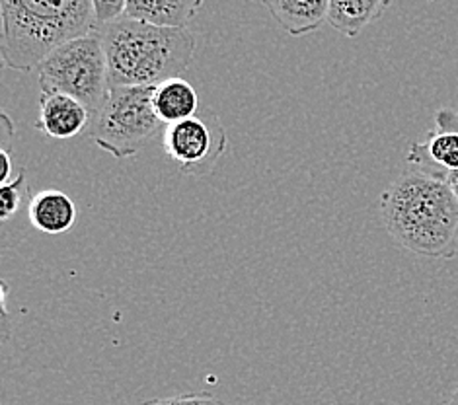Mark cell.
<instances>
[{"label": "cell", "mask_w": 458, "mask_h": 405, "mask_svg": "<svg viewBox=\"0 0 458 405\" xmlns=\"http://www.w3.org/2000/svg\"><path fill=\"white\" fill-rule=\"evenodd\" d=\"M388 234L411 254L451 259L458 244V199L449 181L428 172H406L380 197Z\"/></svg>", "instance_id": "1"}, {"label": "cell", "mask_w": 458, "mask_h": 405, "mask_svg": "<svg viewBox=\"0 0 458 405\" xmlns=\"http://www.w3.org/2000/svg\"><path fill=\"white\" fill-rule=\"evenodd\" d=\"M104 43L110 86H157L190 69L195 38L188 28L155 26L119 18L98 28Z\"/></svg>", "instance_id": "2"}, {"label": "cell", "mask_w": 458, "mask_h": 405, "mask_svg": "<svg viewBox=\"0 0 458 405\" xmlns=\"http://www.w3.org/2000/svg\"><path fill=\"white\" fill-rule=\"evenodd\" d=\"M3 61L30 72L61 43L98 30L92 0H0Z\"/></svg>", "instance_id": "3"}, {"label": "cell", "mask_w": 458, "mask_h": 405, "mask_svg": "<svg viewBox=\"0 0 458 405\" xmlns=\"http://www.w3.org/2000/svg\"><path fill=\"white\" fill-rule=\"evenodd\" d=\"M152 89L112 86L86 135L117 160L139 155L166 127L152 107Z\"/></svg>", "instance_id": "4"}, {"label": "cell", "mask_w": 458, "mask_h": 405, "mask_svg": "<svg viewBox=\"0 0 458 405\" xmlns=\"http://www.w3.org/2000/svg\"><path fill=\"white\" fill-rule=\"evenodd\" d=\"M41 92H61L81 100L92 115L110 92V74L100 31L61 43L38 64Z\"/></svg>", "instance_id": "5"}, {"label": "cell", "mask_w": 458, "mask_h": 405, "mask_svg": "<svg viewBox=\"0 0 458 405\" xmlns=\"http://www.w3.org/2000/svg\"><path fill=\"white\" fill-rule=\"evenodd\" d=\"M162 147L183 176L199 178L209 173L226 152L228 139L221 117L213 112L195 114L170 123L162 133Z\"/></svg>", "instance_id": "6"}, {"label": "cell", "mask_w": 458, "mask_h": 405, "mask_svg": "<svg viewBox=\"0 0 458 405\" xmlns=\"http://www.w3.org/2000/svg\"><path fill=\"white\" fill-rule=\"evenodd\" d=\"M92 112L81 100L61 92H41L34 127L55 140H71L89 133Z\"/></svg>", "instance_id": "7"}, {"label": "cell", "mask_w": 458, "mask_h": 405, "mask_svg": "<svg viewBox=\"0 0 458 405\" xmlns=\"http://www.w3.org/2000/svg\"><path fill=\"white\" fill-rule=\"evenodd\" d=\"M408 162L416 164L421 172L445 178L458 170V131L453 127L435 125L421 142H413Z\"/></svg>", "instance_id": "8"}, {"label": "cell", "mask_w": 458, "mask_h": 405, "mask_svg": "<svg viewBox=\"0 0 458 405\" xmlns=\"http://www.w3.org/2000/svg\"><path fill=\"white\" fill-rule=\"evenodd\" d=\"M28 218L31 226L43 234H64L79 218V209L67 193L43 190L30 197Z\"/></svg>", "instance_id": "9"}, {"label": "cell", "mask_w": 458, "mask_h": 405, "mask_svg": "<svg viewBox=\"0 0 458 405\" xmlns=\"http://www.w3.org/2000/svg\"><path fill=\"white\" fill-rule=\"evenodd\" d=\"M277 24L293 38L307 36L328 20L330 0H261Z\"/></svg>", "instance_id": "10"}, {"label": "cell", "mask_w": 458, "mask_h": 405, "mask_svg": "<svg viewBox=\"0 0 458 405\" xmlns=\"http://www.w3.org/2000/svg\"><path fill=\"white\" fill-rule=\"evenodd\" d=\"M205 0H129L125 16L155 26L188 28Z\"/></svg>", "instance_id": "11"}, {"label": "cell", "mask_w": 458, "mask_h": 405, "mask_svg": "<svg viewBox=\"0 0 458 405\" xmlns=\"http://www.w3.org/2000/svg\"><path fill=\"white\" fill-rule=\"evenodd\" d=\"M152 107L160 122L170 125L198 114L199 97L193 86L178 76V79L165 80L152 89Z\"/></svg>", "instance_id": "12"}, {"label": "cell", "mask_w": 458, "mask_h": 405, "mask_svg": "<svg viewBox=\"0 0 458 405\" xmlns=\"http://www.w3.org/2000/svg\"><path fill=\"white\" fill-rule=\"evenodd\" d=\"M390 0H330L328 24L345 38H357L361 31L383 18Z\"/></svg>", "instance_id": "13"}, {"label": "cell", "mask_w": 458, "mask_h": 405, "mask_svg": "<svg viewBox=\"0 0 458 405\" xmlns=\"http://www.w3.org/2000/svg\"><path fill=\"white\" fill-rule=\"evenodd\" d=\"M24 188H26L24 170H21L13 181H8L6 185H0V218H3V221H10L13 215L18 213L21 191H24Z\"/></svg>", "instance_id": "14"}, {"label": "cell", "mask_w": 458, "mask_h": 405, "mask_svg": "<svg viewBox=\"0 0 458 405\" xmlns=\"http://www.w3.org/2000/svg\"><path fill=\"white\" fill-rule=\"evenodd\" d=\"M127 3L129 0H92L98 28L123 18L127 13Z\"/></svg>", "instance_id": "15"}, {"label": "cell", "mask_w": 458, "mask_h": 405, "mask_svg": "<svg viewBox=\"0 0 458 405\" xmlns=\"http://www.w3.org/2000/svg\"><path fill=\"white\" fill-rule=\"evenodd\" d=\"M140 405H225L223 400L211 396V393H182L172 398H155Z\"/></svg>", "instance_id": "16"}, {"label": "cell", "mask_w": 458, "mask_h": 405, "mask_svg": "<svg viewBox=\"0 0 458 405\" xmlns=\"http://www.w3.org/2000/svg\"><path fill=\"white\" fill-rule=\"evenodd\" d=\"M0 162H3V170H0V185H6L16 178L14 168H13V158H10V152L6 148L0 150Z\"/></svg>", "instance_id": "17"}, {"label": "cell", "mask_w": 458, "mask_h": 405, "mask_svg": "<svg viewBox=\"0 0 458 405\" xmlns=\"http://www.w3.org/2000/svg\"><path fill=\"white\" fill-rule=\"evenodd\" d=\"M435 125H445V127H453L458 131V112L456 109L443 107L435 114Z\"/></svg>", "instance_id": "18"}, {"label": "cell", "mask_w": 458, "mask_h": 405, "mask_svg": "<svg viewBox=\"0 0 458 405\" xmlns=\"http://www.w3.org/2000/svg\"><path fill=\"white\" fill-rule=\"evenodd\" d=\"M446 181H449V185H451V190L454 191V195H456V199H458V170L456 172H451L449 176H446Z\"/></svg>", "instance_id": "19"}, {"label": "cell", "mask_w": 458, "mask_h": 405, "mask_svg": "<svg viewBox=\"0 0 458 405\" xmlns=\"http://www.w3.org/2000/svg\"><path fill=\"white\" fill-rule=\"evenodd\" d=\"M449 405H458V384H456V388H454V392H453V396H451V400H449Z\"/></svg>", "instance_id": "20"}]
</instances>
